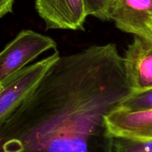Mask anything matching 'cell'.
Instances as JSON below:
<instances>
[{
  "instance_id": "6da1fadb",
  "label": "cell",
  "mask_w": 152,
  "mask_h": 152,
  "mask_svg": "<svg viewBox=\"0 0 152 152\" xmlns=\"http://www.w3.org/2000/svg\"><path fill=\"white\" fill-rule=\"evenodd\" d=\"M130 93L115 43L61 56L0 123V152H113L104 118Z\"/></svg>"
},
{
  "instance_id": "7a4b0ae2",
  "label": "cell",
  "mask_w": 152,
  "mask_h": 152,
  "mask_svg": "<svg viewBox=\"0 0 152 152\" xmlns=\"http://www.w3.org/2000/svg\"><path fill=\"white\" fill-rule=\"evenodd\" d=\"M52 37L32 30H23L0 52V83L24 69L43 52L55 49Z\"/></svg>"
},
{
  "instance_id": "3957f363",
  "label": "cell",
  "mask_w": 152,
  "mask_h": 152,
  "mask_svg": "<svg viewBox=\"0 0 152 152\" xmlns=\"http://www.w3.org/2000/svg\"><path fill=\"white\" fill-rule=\"evenodd\" d=\"M61 57L58 51L0 83V123L26 99Z\"/></svg>"
},
{
  "instance_id": "277c9868",
  "label": "cell",
  "mask_w": 152,
  "mask_h": 152,
  "mask_svg": "<svg viewBox=\"0 0 152 152\" xmlns=\"http://www.w3.org/2000/svg\"><path fill=\"white\" fill-rule=\"evenodd\" d=\"M122 63L131 93L152 88V41L134 36L122 57Z\"/></svg>"
},
{
  "instance_id": "5b68a950",
  "label": "cell",
  "mask_w": 152,
  "mask_h": 152,
  "mask_svg": "<svg viewBox=\"0 0 152 152\" xmlns=\"http://www.w3.org/2000/svg\"><path fill=\"white\" fill-rule=\"evenodd\" d=\"M110 17L119 30L152 41V0H114Z\"/></svg>"
},
{
  "instance_id": "8992f818",
  "label": "cell",
  "mask_w": 152,
  "mask_h": 152,
  "mask_svg": "<svg viewBox=\"0 0 152 152\" xmlns=\"http://www.w3.org/2000/svg\"><path fill=\"white\" fill-rule=\"evenodd\" d=\"M35 8L48 29L84 30V0H36Z\"/></svg>"
},
{
  "instance_id": "52a82bcc",
  "label": "cell",
  "mask_w": 152,
  "mask_h": 152,
  "mask_svg": "<svg viewBox=\"0 0 152 152\" xmlns=\"http://www.w3.org/2000/svg\"><path fill=\"white\" fill-rule=\"evenodd\" d=\"M104 125L111 137L152 140V110L128 111L117 107L105 116Z\"/></svg>"
},
{
  "instance_id": "ba28073f",
  "label": "cell",
  "mask_w": 152,
  "mask_h": 152,
  "mask_svg": "<svg viewBox=\"0 0 152 152\" xmlns=\"http://www.w3.org/2000/svg\"><path fill=\"white\" fill-rule=\"evenodd\" d=\"M118 107L128 111L152 110V88L138 93H130L121 101Z\"/></svg>"
},
{
  "instance_id": "9c48e42d",
  "label": "cell",
  "mask_w": 152,
  "mask_h": 152,
  "mask_svg": "<svg viewBox=\"0 0 152 152\" xmlns=\"http://www.w3.org/2000/svg\"><path fill=\"white\" fill-rule=\"evenodd\" d=\"M113 152H152V140H135L113 137Z\"/></svg>"
},
{
  "instance_id": "30bf717a",
  "label": "cell",
  "mask_w": 152,
  "mask_h": 152,
  "mask_svg": "<svg viewBox=\"0 0 152 152\" xmlns=\"http://www.w3.org/2000/svg\"><path fill=\"white\" fill-rule=\"evenodd\" d=\"M114 0H84L88 16H93L102 21L110 20V13Z\"/></svg>"
},
{
  "instance_id": "8fae6325",
  "label": "cell",
  "mask_w": 152,
  "mask_h": 152,
  "mask_svg": "<svg viewBox=\"0 0 152 152\" xmlns=\"http://www.w3.org/2000/svg\"><path fill=\"white\" fill-rule=\"evenodd\" d=\"M15 0H0V19L13 11Z\"/></svg>"
},
{
  "instance_id": "7c38bea8",
  "label": "cell",
  "mask_w": 152,
  "mask_h": 152,
  "mask_svg": "<svg viewBox=\"0 0 152 152\" xmlns=\"http://www.w3.org/2000/svg\"><path fill=\"white\" fill-rule=\"evenodd\" d=\"M150 30H151V33H152V23H151V27H150Z\"/></svg>"
}]
</instances>
